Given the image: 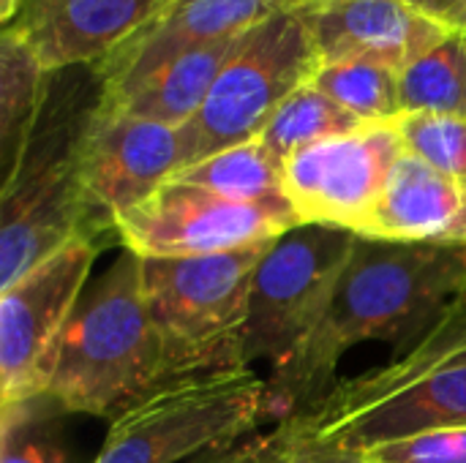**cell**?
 Listing matches in <instances>:
<instances>
[{
    "label": "cell",
    "instance_id": "6da1fadb",
    "mask_svg": "<svg viewBox=\"0 0 466 463\" xmlns=\"http://www.w3.org/2000/svg\"><path fill=\"white\" fill-rule=\"evenodd\" d=\"M466 287V246L358 237L317 330L268 374L270 423L303 415L333 388L347 352L369 341L393 347L418 336Z\"/></svg>",
    "mask_w": 466,
    "mask_h": 463
},
{
    "label": "cell",
    "instance_id": "7a4b0ae2",
    "mask_svg": "<svg viewBox=\"0 0 466 463\" xmlns=\"http://www.w3.org/2000/svg\"><path fill=\"white\" fill-rule=\"evenodd\" d=\"M309 442L366 453L377 445L466 428V287L393 357L336 388L303 415Z\"/></svg>",
    "mask_w": 466,
    "mask_h": 463
},
{
    "label": "cell",
    "instance_id": "3957f363",
    "mask_svg": "<svg viewBox=\"0 0 466 463\" xmlns=\"http://www.w3.org/2000/svg\"><path fill=\"white\" fill-rule=\"evenodd\" d=\"M101 98L104 79L98 65L52 71L46 101L22 164L0 186V289L11 287L74 237H87L79 145Z\"/></svg>",
    "mask_w": 466,
    "mask_h": 463
},
{
    "label": "cell",
    "instance_id": "277c9868",
    "mask_svg": "<svg viewBox=\"0 0 466 463\" xmlns=\"http://www.w3.org/2000/svg\"><path fill=\"white\" fill-rule=\"evenodd\" d=\"M167 377L161 336L145 303L142 259L123 248L82 295L46 393L68 415L115 418Z\"/></svg>",
    "mask_w": 466,
    "mask_h": 463
},
{
    "label": "cell",
    "instance_id": "5b68a950",
    "mask_svg": "<svg viewBox=\"0 0 466 463\" xmlns=\"http://www.w3.org/2000/svg\"><path fill=\"white\" fill-rule=\"evenodd\" d=\"M270 420L268 377L235 366L172 374L112 418L93 463H188Z\"/></svg>",
    "mask_w": 466,
    "mask_h": 463
},
{
    "label": "cell",
    "instance_id": "8992f818",
    "mask_svg": "<svg viewBox=\"0 0 466 463\" xmlns=\"http://www.w3.org/2000/svg\"><path fill=\"white\" fill-rule=\"evenodd\" d=\"M270 243L227 254L142 259L145 303L161 336L167 374L243 363L251 281Z\"/></svg>",
    "mask_w": 466,
    "mask_h": 463
},
{
    "label": "cell",
    "instance_id": "52a82bcc",
    "mask_svg": "<svg viewBox=\"0 0 466 463\" xmlns=\"http://www.w3.org/2000/svg\"><path fill=\"white\" fill-rule=\"evenodd\" d=\"M319 68L309 0L243 33L199 115L186 126L191 164L259 139L279 106ZM188 164V166H191Z\"/></svg>",
    "mask_w": 466,
    "mask_h": 463
},
{
    "label": "cell",
    "instance_id": "ba28073f",
    "mask_svg": "<svg viewBox=\"0 0 466 463\" xmlns=\"http://www.w3.org/2000/svg\"><path fill=\"white\" fill-rule=\"evenodd\" d=\"M358 235L300 224L273 240L257 265L243 333V363L284 366L317 330L352 259Z\"/></svg>",
    "mask_w": 466,
    "mask_h": 463
},
{
    "label": "cell",
    "instance_id": "9c48e42d",
    "mask_svg": "<svg viewBox=\"0 0 466 463\" xmlns=\"http://www.w3.org/2000/svg\"><path fill=\"white\" fill-rule=\"evenodd\" d=\"M104 246L74 237L68 246L0 289V396L3 404L49 390L60 341L85 295Z\"/></svg>",
    "mask_w": 466,
    "mask_h": 463
},
{
    "label": "cell",
    "instance_id": "30bf717a",
    "mask_svg": "<svg viewBox=\"0 0 466 463\" xmlns=\"http://www.w3.org/2000/svg\"><path fill=\"white\" fill-rule=\"evenodd\" d=\"M191 164L188 128L142 120L98 104L79 145V188L87 237L115 232V221L150 199L164 183Z\"/></svg>",
    "mask_w": 466,
    "mask_h": 463
},
{
    "label": "cell",
    "instance_id": "8fae6325",
    "mask_svg": "<svg viewBox=\"0 0 466 463\" xmlns=\"http://www.w3.org/2000/svg\"><path fill=\"white\" fill-rule=\"evenodd\" d=\"M300 226L289 202H235L199 186L169 180L115 221L123 248L139 259H183L265 246Z\"/></svg>",
    "mask_w": 466,
    "mask_h": 463
},
{
    "label": "cell",
    "instance_id": "7c38bea8",
    "mask_svg": "<svg viewBox=\"0 0 466 463\" xmlns=\"http://www.w3.org/2000/svg\"><path fill=\"white\" fill-rule=\"evenodd\" d=\"M401 153L399 120L363 123L287 158L281 166L284 196L300 224L363 237Z\"/></svg>",
    "mask_w": 466,
    "mask_h": 463
},
{
    "label": "cell",
    "instance_id": "4fadbf2b",
    "mask_svg": "<svg viewBox=\"0 0 466 463\" xmlns=\"http://www.w3.org/2000/svg\"><path fill=\"white\" fill-rule=\"evenodd\" d=\"M300 3L306 0H172L147 27L98 63L104 101L117 104L177 55L243 35L268 16Z\"/></svg>",
    "mask_w": 466,
    "mask_h": 463
},
{
    "label": "cell",
    "instance_id": "5bb4252c",
    "mask_svg": "<svg viewBox=\"0 0 466 463\" xmlns=\"http://www.w3.org/2000/svg\"><path fill=\"white\" fill-rule=\"evenodd\" d=\"M172 0H22L3 25L49 71L98 65L147 27Z\"/></svg>",
    "mask_w": 466,
    "mask_h": 463
},
{
    "label": "cell",
    "instance_id": "9a60e30c",
    "mask_svg": "<svg viewBox=\"0 0 466 463\" xmlns=\"http://www.w3.org/2000/svg\"><path fill=\"white\" fill-rule=\"evenodd\" d=\"M309 16L319 63L363 60L393 71H404L453 30L410 0H309Z\"/></svg>",
    "mask_w": 466,
    "mask_h": 463
},
{
    "label": "cell",
    "instance_id": "2e32d148",
    "mask_svg": "<svg viewBox=\"0 0 466 463\" xmlns=\"http://www.w3.org/2000/svg\"><path fill=\"white\" fill-rule=\"evenodd\" d=\"M363 237L466 246V186L404 150Z\"/></svg>",
    "mask_w": 466,
    "mask_h": 463
},
{
    "label": "cell",
    "instance_id": "e0dca14e",
    "mask_svg": "<svg viewBox=\"0 0 466 463\" xmlns=\"http://www.w3.org/2000/svg\"><path fill=\"white\" fill-rule=\"evenodd\" d=\"M240 38L243 35L194 46L177 55L175 60H169L167 65H161L150 79H145L137 90H131L117 104H106V101L104 104L161 126H172V128L188 126L199 115L202 104L208 101L218 74L224 71Z\"/></svg>",
    "mask_w": 466,
    "mask_h": 463
},
{
    "label": "cell",
    "instance_id": "ac0fdd59",
    "mask_svg": "<svg viewBox=\"0 0 466 463\" xmlns=\"http://www.w3.org/2000/svg\"><path fill=\"white\" fill-rule=\"evenodd\" d=\"M52 71L11 30L0 35V186H5L38 126Z\"/></svg>",
    "mask_w": 466,
    "mask_h": 463
},
{
    "label": "cell",
    "instance_id": "d6986e66",
    "mask_svg": "<svg viewBox=\"0 0 466 463\" xmlns=\"http://www.w3.org/2000/svg\"><path fill=\"white\" fill-rule=\"evenodd\" d=\"M175 180L199 186L218 196L254 205H284L281 164L268 153V147L254 139L246 145L227 147L208 156L175 175Z\"/></svg>",
    "mask_w": 466,
    "mask_h": 463
},
{
    "label": "cell",
    "instance_id": "ffe728a7",
    "mask_svg": "<svg viewBox=\"0 0 466 463\" xmlns=\"http://www.w3.org/2000/svg\"><path fill=\"white\" fill-rule=\"evenodd\" d=\"M404 115L466 117V30L453 27L437 46L399 71Z\"/></svg>",
    "mask_w": 466,
    "mask_h": 463
},
{
    "label": "cell",
    "instance_id": "44dd1931",
    "mask_svg": "<svg viewBox=\"0 0 466 463\" xmlns=\"http://www.w3.org/2000/svg\"><path fill=\"white\" fill-rule=\"evenodd\" d=\"M360 126L363 120L350 115L344 106H339L314 82H306L279 106V112L270 117V123L259 134V142L284 166V161L292 158L298 150L317 145L322 139L355 131Z\"/></svg>",
    "mask_w": 466,
    "mask_h": 463
},
{
    "label": "cell",
    "instance_id": "7402d4cb",
    "mask_svg": "<svg viewBox=\"0 0 466 463\" xmlns=\"http://www.w3.org/2000/svg\"><path fill=\"white\" fill-rule=\"evenodd\" d=\"M66 415L49 393L3 404L0 463H76L66 437Z\"/></svg>",
    "mask_w": 466,
    "mask_h": 463
},
{
    "label": "cell",
    "instance_id": "603a6c76",
    "mask_svg": "<svg viewBox=\"0 0 466 463\" xmlns=\"http://www.w3.org/2000/svg\"><path fill=\"white\" fill-rule=\"evenodd\" d=\"M311 82L363 123H390L404 115L399 71L393 68L363 60H336L319 63Z\"/></svg>",
    "mask_w": 466,
    "mask_h": 463
},
{
    "label": "cell",
    "instance_id": "cb8c5ba5",
    "mask_svg": "<svg viewBox=\"0 0 466 463\" xmlns=\"http://www.w3.org/2000/svg\"><path fill=\"white\" fill-rule=\"evenodd\" d=\"M404 150L466 186V117L456 115H401Z\"/></svg>",
    "mask_w": 466,
    "mask_h": 463
},
{
    "label": "cell",
    "instance_id": "d4e9b609",
    "mask_svg": "<svg viewBox=\"0 0 466 463\" xmlns=\"http://www.w3.org/2000/svg\"><path fill=\"white\" fill-rule=\"evenodd\" d=\"M303 450V423L300 418L279 420L257 434L240 439L238 445L202 453L188 463H298Z\"/></svg>",
    "mask_w": 466,
    "mask_h": 463
},
{
    "label": "cell",
    "instance_id": "484cf974",
    "mask_svg": "<svg viewBox=\"0 0 466 463\" xmlns=\"http://www.w3.org/2000/svg\"><path fill=\"white\" fill-rule=\"evenodd\" d=\"M363 458L369 463H466V428H442L385 442L366 450Z\"/></svg>",
    "mask_w": 466,
    "mask_h": 463
},
{
    "label": "cell",
    "instance_id": "4316f807",
    "mask_svg": "<svg viewBox=\"0 0 466 463\" xmlns=\"http://www.w3.org/2000/svg\"><path fill=\"white\" fill-rule=\"evenodd\" d=\"M298 463H369L363 458V453H350V450H333V448H319L314 442H309L306 431H303V450Z\"/></svg>",
    "mask_w": 466,
    "mask_h": 463
},
{
    "label": "cell",
    "instance_id": "83f0119b",
    "mask_svg": "<svg viewBox=\"0 0 466 463\" xmlns=\"http://www.w3.org/2000/svg\"><path fill=\"white\" fill-rule=\"evenodd\" d=\"M410 3H415L420 11H426L429 16H434L451 27H459L466 16V0H410Z\"/></svg>",
    "mask_w": 466,
    "mask_h": 463
},
{
    "label": "cell",
    "instance_id": "f1b7e54d",
    "mask_svg": "<svg viewBox=\"0 0 466 463\" xmlns=\"http://www.w3.org/2000/svg\"><path fill=\"white\" fill-rule=\"evenodd\" d=\"M19 3H22V0H0V22H3V25H8V22L14 19Z\"/></svg>",
    "mask_w": 466,
    "mask_h": 463
},
{
    "label": "cell",
    "instance_id": "f546056e",
    "mask_svg": "<svg viewBox=\"0 0 466 463\" xmlns=\"http://www.w3.org/2000/svg\"><path fill=\"white\" fill-rule=\"evenodd\" d=\"M459 27H464V30H466V16H464V19H461V25H459Z\"/></svg>",
    "mask_w": 466,
    "mask_h": 463
},
{
    "label": "cell",
    "instance_id": "4dcf8cb0",
    "mask_svg": "<svg viewBox=\"0 0 466 463\" xmlns=\"http://www.w3.org/2000/svg\"><path fill=\"white\" fill-rule=\"evenodd\" d=\"M311 3H328V0H311Z\"/></svg>",
    "mask_w": 466,
    "mask_h": 463
}]
</instances>
